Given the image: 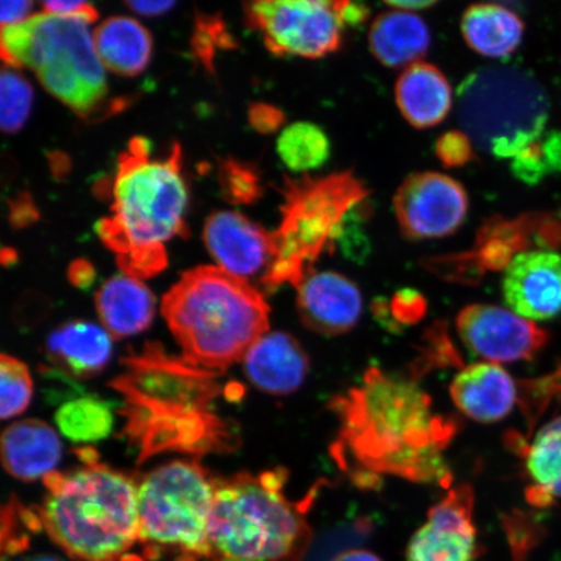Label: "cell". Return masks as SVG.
I'll return each instance as SVG.
<instances>
[{
  "label": "cell",
  "instance_id": "obj_1",
  "mask_svg": "<svg viewBox=\"0 0 561 561\" xmlns=\"http://www.w3.org/2000/svg\"><path fill=\"white\" fill-rule=\"evenodd\" d=\"M341 421L333 455L353 469L356 482L374 485L378 474L448 488L453 472L445 450L458 433V421L437 415L416 380L369 368L363 383L335 397Z\"/></svg>",
  "mask_w": 561,
  "mask_h": 561
},
{
  "label": "cell",
  "instance_id": "obj_2",
  "mask_svg": "<svg viewBox=\"0 0 561 561\" xmlns=\"http://www.w3.org/2000/svg\"><path fill=\"white\" fill-rule=\"evenodd\" d=\"M181 147L163 160L150 159V142L136 137L118 158L112 185V215L96 224L117 264L136 278L156 276L167 266L164 242L186 236L187 192L181 175Z\"/></svg>",
  "mask_w": 561,
  "mask_h": 561
},
{
  "label": "cell",
  "instance_id": "obj_3",
  "mask_svg": "<svg viewBox=\"0 0 561 561\" xmlns=\"http://www.w3.org/2000/svg\"><path fill=\"white\" fill-rule=\"evenodd\" d=\"M264 294L217 265L184 273L161 300V313L184 359L226 370L270 332Z\"/></svg>",
  "mask_w": 561,
  "mask_h": 561
},
{
  "label": "cell",
  "instance_id": "obj_4",
  "mask_svg": "<svg viewBox=\"0 0 561 561\" xmlns=\"http://www.w3.org/2000/svg\"><path fill=\"white\" fill-rule=\"evenodd\" d=\"M287 479L280 468L216 479L209 561H300L306 556L312 542L307 514L319 488L291 501L285 494Z\"/></svg>",
  "mask_w": 561,
  "mask_h": 561
},
{
  "label": "cell",
  "instance_id": "obj_5",
  "mask_svg": "<svg viewBox=\"0 0 561 561\" xmlns=\"http://www.w3.org/2000/svg\"><path fill=\"white\" fill-rule=\"evenodd\" d=\"M39 510L48 537L76 561H116L139 539L138 485L90 461L45 479Z\"/></svg>",
  "mask_w": 561,
  "mask_h": 561
},
{
  "label": "cell",
  "instance_id": "obj_6",
  "mask_svg": "<svg viewBox=\"0 0 561 561\" xmlns=\"http://www.w3.org/2000/svg\"><path fill=\"white\" fill-rule=\"evenodd\" d=\"M88 21L42 12L2 26V59L34 70L58 100L81 116L94 115L107 96L104 69Z\"/></svg>",
  "mask_w": 561,
  "mask_h": 561
},
{
  "label": "cell",
  "instance_id": "obj_7",
  "mask_svg": "<svg viewBox=\"0 0 561 561\" xmlns=\"http://www.w3.org/2000/svg\"><path fill=\"white\" fill-rule=\"evenodd\" d=\"M283 194V219L273 231L276 263L266 291L285 284L297 286L312 272L313 263L340 240L347 217L367 191L353 173L345 172L322 179H286Z\"/></svg>",
  "mask_w": 561,
  "mask_h": 561
},
{
  "label": "cell",
  "instance_id": "obj_8",
  "mask_svg": "<svg viewBox=\"0 0 561 561\" xmlns=\"http://www.w3.org/2000/svg\"><path fill=\"white\" fill-rule=\"evenodd\" d=\"M215 493L216 479L198 462L173 460L153 469L138 485L139 541L186 560L207 558Z\"/></svg>",
  "mask_w": 561,
  "mask_h": 561
},
{
  "label": "cell",
  "instance_id": "obj_9",
  "mask_svg": "<svg viewBox=\"0 0 561 561\" xmlns=\"http://www.w3.org/2000/svg\"><path fill=\"white\" fill-rule=\"evenodd\" d=\"M459 96L467 135L497 158L514 159L543 136L549 104L538 82L520 70H480Z\"/></svg>",
  "mask_w": 561,
  "mask_h": 561
},
{
  "label": "cell",
  "instance_id": "obj_10",
  "mask_svg": "<svg viewBox=\"0 0 561 561\" xmlns=\"http://www.w3.org/2000/svg\"><path fill=\"white\" fill-rule=\"evenodd\" d=\"M342 2L325 0H268L245 4L252 30L263 35L270 51L318 59L339 50Z\"/></svg>",
  "mask_w": 561,
  "mask_h": 561
},
{
  "label": "cell",
  "instance_id": "obj_11",
  "mask_svg": "<svg viewBox=\"0 0 561 561\" xmlns=\"http://www.w3.org/2000/svg\"><path fill=\"white\" fill-rule=\"evenodd\" d=\"M394 207L405 237L433 240L461 227L468 213V195L458 181L446 174L421 172L399 186Z\"/></svg>",
  "mask_w": 561,
  "mask_h": 561
},
{
  "label": "cell",
  "instance_id": "obj_12",
  "mask_svg": "<svg viewBox=\"0 0 561 561\" xmlns=\"http://www.w3.org/2000/svg\"><path fill=\"white\" fill-rule=\"evenodd\" d=\"M456 329L471 353L495 364L535 359L549 342L543 329L494 305L462 308Z\"/></svg>",
  "mask_w": 561,
  "mask_h": 561
},
{
  "label": "cell",
  "instance_id": "obj_13",
  "mask_svg": "<svg viewBox=\"0 0 561 561\" xmlns=\"http://www.w3.org/2000/svg\"><path fill=\"white\" fill-rule=\"evenodd\" d=\"M203 237L217 266L259 291H266L276 263L273 231L259 227L242 214L221 210L208 217Z\"/></svg>",
  "mask_w": 561,
  "mask_h": 561
},
{
  "label": "cell",
  "instance_id": "obj_14",
  "mask_svg": "<svg viewBox=\"0 0 561 561\" xmlns=\"http://www.w3.org/2000/svg\"><path fill=\"white\" fill-rule=\"evenodd\" d=\"M474 493L467 483L427 512V522L407 546V561H476L480 557L473 522Z\"/></svg>",
  "mask_w": 561,
  "mask_h": 561
},
{
  "label": "cell",
  "instance_id": "obj_15",
  "mask_svg": "<svg viewBox=\"0 0 561 561\" xmlns=\"http://www.w3.org/2000/svg\"><path fill=\"white\" fill-rule=\"evenodd\" d=\"M503 297L524 319L549 320L561 312V255L524 251L511 259L503 276Z\"/></svg>",
  "mask_w": 561,
  "mask_h": 561
},
{
  "label": "cell",
  "instance_id": "obj_16",
  "mask_svg": "<svg viewBox=\"0 0 561 561\" xmlns=\"http://www.w3.org/2000/svg\"><path fill=\"white\" fill-rule=\"evenodd\" d=\"M301 324L322 335L353 331L363 312V297L353 280L341 273L312 271L296 286Z\"/></svg>",
  "mask_w": 561,
  "mask_h": 561
},
{
  "label": "cell",
  "instance_id": "obj_17",
  "mask_svg": "<svg viewBox=\"0 0 561 561\" xmlns=\"http://www.w3.org/2000/svg\"><path fill=\"white\" fill-rule=\"evenodd\" d=\"M242 363L251 385L275 397L296 392L305 382L311 364L296 336L284 332L264 334Z\"/></svg>",
  "mask_w": 561,
  "mask_h": 561
},
{
  "label": "cell",
  "instance_id": "obj_18",
  "mask_svg": "<svg viewBox=\"0 0 561 561\" xmlns=\"http://www.w3.org/2000/svg\"><path fill=\"white\" fill-rule=\"evenodd\" d=\"M450 394L461 413L482 424L506 419L517 401L508 371L495 363H477L455 376Z\"/></svg>",
  "mask_w": 561,
  "mask_h": 561
},
{
  "label": "cell",
  "instance_id": "obj_19",
  "mask_svg": "<svg viewBox=\"0 0 561 561\" xmlns=\"http://www.w3.org/2000/svg\"><path fill=\"white\" fill-rule=\"evenodd\" d=\"M2 465L13 479L32 482L56 472L62 456L58 432L45 421L26 419L5 427Z\"/></svg>",
  "mask_w": 561,
  "mask_h": 561
},
{
  "label": "cell",
  "instance_id": "obj_20",
  "mask_svg": "<svg viewBox=\"0 0 561 561\" xmlns=\"http://www.w3.org/2000/svg\"><path fill=\"white\" fill-rule=\"evenodd\" d=\"M157 299L142 280L117 275L105 280L95 294L101 325L122 340L146 331L156 316Z\"/></svg>",
  "mask_w": 561,
  "mask_h": 561
},
{
  "label": "cell",
  "instance_id": "obj_21",
  "mask_svg": "<svg viewBox=\"0 0 561 561\" xmlns=\"http://www.w3.org/2000/svg\"><path fill=\"white\" fill-rule=\"evenodd\" d=\"M114 336L91 321H69L47 336L46 351L54 364L73 377L101 374L114 353Z\"/></svg>",
  "mask_w": 561,
  "mask_h": 561
},
{
  "label": "cell",
  "instance_id": "obj_22",
  "mask_svg": "<svg viewBox=\"0 0 561 561\" xmlns=\"http://www.w3.org/2000/svg\"><path fill=\"white\" fill-rule=\"evenodd\" d=\"M396 98L405 121L416 128H432L444 122L453 107L450 82L427 62L405 68L397 82Z\"/></svg>",
  "mask_w": 561,
  "mask_h": 561
},
{
  "label": "cell",
  "instance_id": "obj_23",
  "mask_svg": "<svg viewBox=\"0 0 561 561\" xmlns=\"http://www.w3.org/2000/svg\"><path fill=\"white\" fill-rule=\"evenodd\" d=\"M369 45L386 67H410L430 48V27L415 13L390 10L371 24Z\"/></svg>",
  "mask_w": 561,
  "mask_h": 561
},
{
  "label": "cell",
  "instance_id": "obj_24",
  "mask_svg": "<svg viewBox=\"0 0 561 561\" xmlns=\"http://www.w3.org/2000/svg\"><path fill=\"white\" fill-rule=\"evenodd\" d=\"M93 41L102 65L112 72L137 76L149 65L151 35L136 20L125 16L110 18L96 27Z\"/></svg>",
  "mask_w": 561,
  "mask_h": 561
},
{
  "label": "cell",
  "instance_id": "obj_25",
  "mask_svg": "<svg viewBox=\"0 0 561 561\" xmlns=\"http://www.w3.org/2000/svg\"><path fill=\"white\" fill-rule=\"evenodd\" d=\"M469 47L488 58H504L522 44L524 24L515 12L497 4L469 7L461 20Z\"/></svg>",
  "mask_w": 561,
  "mask_h": 561
},
{
  "label": "cell",
  "instance_id": "obj_26",
  "mask_svg": "<svg viewBox=\"0 0 561 561\" xmlns=\"http://www.w3.org/2000/svg\"><path fill=\"white\" fill-rule=\"evenodd\" d=\"M522 453L531 480L526 501L539 510L551 507L561 497V416L545 425Z\"/></svg>",
  "mask_w": 561,
  "mask_h": 561
},
{
  "label": "cell",
  "instance_id": "obj_27",
  "mask_svg": "<svg viewBox=\"0 0 561 561\" xmlns=\"http://www.w3.org/2000/svg\"><path fill=\"white\" fill-rule=\"evenodd\" d=\"M55 424L75 444H95L111 436L115 415L102 399L87 396L61 404L55 413Z\"/></svg>",
  "mask_w": 561,
  "mask_h": 561
},
{
  "label": "cell",
  "instance_id": "obj_28",
  "mask_svg": "<svg viewBox=\"0 0 561 561\" xmlns=\"http://www.w3.org/2000/svg\"><path fill=\"white\" fill-rule=\"evenodd\" d=\"M280 160L293 172H310L324 165L331 157V142L325 131L312 123H296L277 139Z\"/></svg>",
  "mask_w": 561,
  "mask_h": 561
},
{
  "label": "cell",
  "instance_id": "obj_29",
  "mask_svg": "<svg viewBox=\"0 0 561 561\" xmlns=\"http://www.w3.org/2000/svg\"><path fill=\"white\" fill-rule=\"evenodd\" d=\"M0 380H2L0 416L7 420L21 415L30 407L33 398L34 385L30 369L18 357L2 354Z\"/></svg>",
  "mask_w": 561,
  "mask_h": 561
},
{
  "label": "cell",
  "instance_id": "obj_30",
  "mask_svg": "<svg viewBox=\"0 0 561 561\" xmlns=\"http://www.w3.org/2000/svg\"><path fill=\"white\" fill-rule=\"evenodd\" d=\"M33 90L23 76L3 69L0 77V124L5 133H16L32 108Z\"/></svg>",
  "mask_w": 561,
  "mask_h": 561
},
{
  "label": "cell",
  "instance_id": "obj_31",
  "mask_svg": "<svg viewBox=\"0 0 561 561\" xmlns=\"http://www.w3.org/2000/svg\"><path fill=\"white\" fill-rule=\"evenodd\" d=\"M219 182L224 198L233 205H250L262 195L255 168L233 158L221 160Z\"/></svg>",
  "mask_w": 561,
  "mask_h": 561
},
{
  "label": "cell",
  "instance_id": "obj_32",
  "mask_svg": "<svg viewBox=\"0 0 561 561\" xmlns=\"http://www.w3.org/2000/svg\"><path fill=\"white\" fill-rule=\"evenodd\" d=\"M192 46L196 58L213 72L217 48L229 50V48L237 47V44L219 18L199 16L196 20Z\"/></svg>",
  "mask_w": 561,
  "mask_h": 561
},
{
  "label": "cell",
  "instance_id": "obj_33",
  "mask_svg": "<svg viewBox=\"0 0 561 561\" xmlns=\"http://www.w3.org/2000/svg\"><path fill=\"white\" fill-rule=\"evenodd\" d=\"M436 152L447 167L465 165L473 158L472 139L462 131H447L437 140Z\"/></svg>",
  "mask_w": 561,
  "mask_h": 561
},
{
  "label": "cell",
  "instance_id": "obj_34",
  "mask_svg": "<svg viewBox=\"0 0 561 561\" xmlns=\"http://www.w3.org/2000/svg\"><path fill=\"white\" fill-rule=\"evenodd\" d=\"M542 138V137H541ZM541 138L537 142L526 147L512 161V171L516 178L529 185H536L549 174L541 149Z\"/></svg>",
  "mask_w": 561,
  "mask_h": 561
},
{
  "label": "cell",
  "instance_id": "obj_35",
  "mask_svg": "<svg viewBox=\"0 0 561 561\" xmlns=\"http://www.w3.org/2000/svg\"><path fill=\"white\" fill-rule=\"evenodd\" d=\"M425 300L417 291L401 290L392 299L391 311L402 324L417 321L425 312Z\"/></svg>",
  "mask_w": 561,
  "mask_h": 561
},
{
  "label": "cell",
  "instance_id": "obj_36",
  "mask_svg": "<svg viewBox=\"0 0 561 561\" xmlns=\"http://www.w3.org/2000/svg\"><path fill=\"white\" fill-rule=\"evenodd\" d=\"M250 124L263 135L276 131L283 125L285 117L275 105L256 103L250 107Z\"/></svg>",
  "mask_w": 561,
  "mask_h": 561
},
{
  "label": "cell",
  "instance_id": "obj_37",
  "mask_svg": "<svg viewBox=\"0 0 561 561\" xmlns=\"http://www.w3.org/2000/svg\"><path fill=\"white\" fill-rule=\"evenodd\" d=\"M42 9L55 15L81 18L88 23H94L98 19V11L87 2H46L42 4Z\"/></svg>",
  "mask_w": 561,
  "mask_h": 561
},
{
  "label": "cell",
  "instance_id": "obj_38",
  "mask_svg": "<svg viewBox=\"0 0 561 561\" xmlns=\"http://www.w3.org/2000/svg\"><path fill=\"white\" fill-rule=\"evenodd\" d=\"M39 217L30 194L23 193L10 202V219L13 227L24 228Z\"/></svg>",
  "mask_w": 561,
  "mask_h": 561
},
{
  "label": "cell",
  "instance_id": "obj_39",
  "mask_svg": "<svg viewBox=\"0 0 561 561\" xmlns=\"http://www.w3.org/2000/svg\"><path fill=\"white\" fill-rule=\"evenodd\" d=\"M541 149L549 172H561V131H551L541 138Z\"/></svg>",
  "mask_w": 561,
  "mask_h": 561
},
{
  "label": "cell",
  "instance_id": "obj_40",
  "mask_svg": "<svg viewBox=\"0 0 561 561\" xmlns=\"http://www.w3.org/2000/svg\"><path fill=\"white\" fill-rule=\"evenodd\" d=\"M33 3L25 2V0H21V2L0 3V9H2V13H0L2 26L20 24L30 19L27 15H30Z\"/></svg>",
  "mask_w": 561,
  "mask_h": 561
},
{
  "label": "cell",
  "instance_id": "obj_41",
  "mask_svg": "<svg viewBox=\"0 0 561 561\" xmlns=\"http://www.w3.org/2000/svg\"><path fill=\"white\" fill-rule=\"evenodd\" d=\"M126 5L133 11L140 13V15L158 16L161 15V13L170 11L174 2H160V0H158V2H151V0L138 2V0H131V2H126Z\"/></svg>",
  "mask_w": 561,
  "mask_h": 561
},
{
  "label": "cell",
  "instance_id": "obj_42",
  "mask_svg": "<svg viewBox=\"0 0 561 561\" xmlns=\"http://www.w3.org/2000/svg\"><path fill=\"white\" fill-rule=\"evenodd\" d=\"M70 280L77 286L87 287L93 283L94 270L85 261H76L70 264L69 268Z\"/></svg>",
  "mask_w": 561,
  "mask_h": 561
},
{
  "label": "cell",
  "instance_id": "obj_43",
  "mask_svg": "<svg viewBox=\"0 0 561 561\" xmlns=\"http://www.w3.org/2000/svg\"><path fill=\"white\" fill-rule=\"evenodd\" d=\"M341 15L343 24L356 25L363 23L368 16V10L363 4L342 2Z\"/></svg>",
  "mask_w": 561,
  "mask_h": 561
},
{
  "label": "cell",
  "instance_id": "obj_44",
  "mask_svg": "<svg viewBox=\"0 0 561 561\" xmlns=\"http://www.w3.org/2000/svg\"><path fill=\"white\" fill-rule=\"evenodd\" d=\"M389 7H391V10H399V11H405V12H412V11H420L430 9V7H433L436 4V2H432V0H403V2H386Z\"/></svg>",
  "mask_w": 561,
  "mask_h": 561
},
{
  "label": "cell",
  "instance_id": "obj_45",
  "mask_svg": "<svg viewBox=\"0 0 561 561\" xmlns=\"http://www.w3.org/2000/svg\"><path fill=\"white\" fill-rule=\"evenodd\" d=\"M332 561H382L374 552L367 550H348L341 552Z\"/></svg>",
  "mask_w": 561,
  "mask_h": 561
},
{
  "label": "cell",
  "instance_id": "obj_46",
  "mask_svg": "<svg viewBox=\"0 0 561 561\" xmlns=\"http://www.w3.org/2000/svg\"><path fill=\"white\" fill-rule=\"evenodd\" d=\"M23 561H62L58 557L54 556H47V553H44V556H34L31 558H26Z\"/></svg>",
  "mask_w": 561,
  "mask_h": 561
}]
</instances>
